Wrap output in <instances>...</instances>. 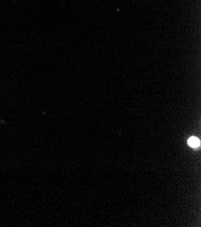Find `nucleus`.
I'll return each instance as SVG.
<instances>
[{"instance_id": "f257e3e1", "label": "nucleus", "mask_w": 201, "mask_h": 227, "mask_svg": "<svg viewBox=\"0 0 201 227\" xmlns=\"http://www.w3.org/2000/svg\"><path fill=\"white\" fill-rule=\"evenodd\" d=\"M188 146H190L193 148H198L200 146V140L196 137H191L190 139H188Z\"/></svg>"}]
</instances>
